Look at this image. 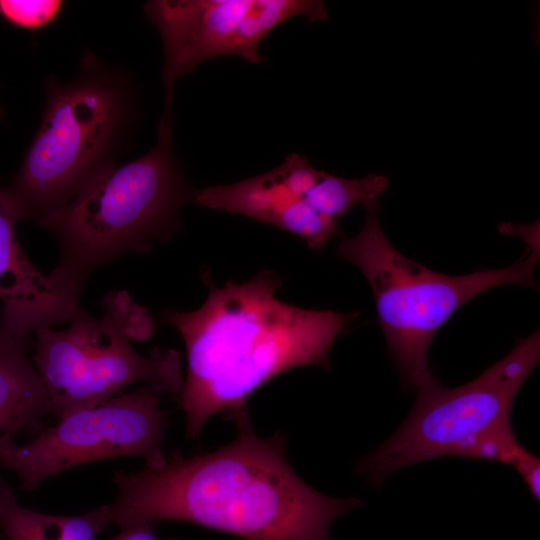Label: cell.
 Listing matches in <instances>:
<instances>
[{"instance_id":"2e32d148","label":"cell","mask_w":540,"mask_h":540,"mask_svg":"<svg viewBox=\"0 0 540 540\" xmlns=\"http://www.w3.org/2000/svg\"><path fill=\"white\" fill-rule=\"evenodd\" d=\"M513 468L519 473L530 493L539 501L540 498V460L526 451Z\"/></svg>"},{"instance_id":"277c9868","label":"cell","mask_w":540,"mask_h":540,"mask_svg":"<svg viewBox=\"0 0 540 540\" xmlns=\"http://www.w3.org/2000/svg\"><path fill=\"white\" fill-rule=\"evenodd\" d=\"M164 100L157 140L147 153L112 167L36 222L59 245V261L49 276L78 299L93 270L168 238L182 205L193 196L173 148V99Z\"/></svg>"},{"instance_id":"ffe728a7","label":"cell","mask_w":540,"mask_h":540,"mask_svg":"<svg viewBox=\"0 0 540 540\" xmlns=\"http://www.w3.org/2000/svg\"><path fill=\"white\" fill-rule=\"evenodd\" d=\"M2 115H3V113H2V110H1V108H0V116H2Z\"/></svg>"},{"instance_id":"52a82bcc","label":"cell","mask_w":540,"mask_h":540,"mask_svg":"<svg viewBox=\"0 0 540 540\" xmlns=\"http://www.w3.org/2000/svg\"><path fill=\"white\" fill-rule=\"evenodd\" d=\"M540 359L539 330L516 342L474 380L446 388L434 377L418 387L398 430L357 463L356 473L380 487L390 473L443 456H457L471 440L511 423L514 400Z\"/></svg>"},{"instance_id":"4fadbf2b","label":"cell","mask_w":540,"mask_h":540,"mask_svg":"<svg viewBox=\"0 0 540 540\" xmlns=\"http://www.w3.org/2000/svg\"><path fill=\"white\" fill-rule=\"evenodd\" d=\"M110 525L108 507L80 515H49L21 506L0 477V530L6 540H94Z\"/></svg>"},{"instance_id":"3957f363","label":"cell","mask_w":540,"mask_h":540,"mask_svg":"<svg viewBox=\"0 0 540 540\" xmlns=\"http://www.w3.org/2000/svg\"><path fill=\"white\" fill-rule=\"evenodd\" d=\"M39 128L5 190L21 220L37 222L75 198L132 147L140 116L130 72L85 51L76 77H48Z\"/></svg>"},{"instance_id":"6da1fadb","label":"cell","mask_w":540,"mask_h":540,"mask_svg":"<svg viewBox=\"0 0 540 540\" xmlns=\"http://www.w3.org/2000/svg\"><path fill=\"white\" fill-rule=\"evenodd\" d=\"M234 420L236 437L212 452L172 453L158 467L116 471L110 524L179 521L245 540H332V522L363 507L359 498L306 484L286 459L282 433L258 436L247 412Z\"/></svg>"},{"instance_id":"5b68a950","label":"cell","mask_w":540,"mask_h":540,"mask_svg":"<svg viewBox=\"0 0 540 540\" xmlns=\"http://www.w3.org/2000/svg\"><path fill=\"white\" fill-rule=\"evenodd\" d=\"M378 210L379 201L365 206L360 232L344 238L337 254L366 278L389 353L406 386L418 388L434 377L427 353L442 325L462 305L491 288L506 284L538 288L534 271L539 253L530 252L525 260L522 256L502 269L444 275L397 251L381 227Z\"/></svg>"},{"instance_id":"8fae6325","label":"cell","mask_w":540,"mask_h":540,"mask_svg":"<svg viewBox=\"0 0 540 540\" xmlns=\"http://www.w3.org/2000/svg\"><path fill=\"white\" fill-rule=\"evenodd\" d=\"M192 198L200 206L244 215L288 231L305 240L311 249H322L336 231L332 218L317 212L287 188L277 167L233 184L195 191Z\"/></svg>"},{"instance_id":"d6986e66","label":"cell","mask_w":540,"mask_h":540,"mask_svg":"<svg viewBox=\"0 0 540 540\" xmlns=\"http://www.w3.org/2000/svg\"><path fill=\"white\" fill-rule=\"evenodd\" d=\"M2 539H3V536H2V534L0 533V540H2Z\"/></svg>"},{"instance_id":"9c48e42d","label":"cell","mask_w":540,"mask_h":540,"mask_svg":"<svg viewBox=\"0 0 540 540\" xmlns=\"http://www.w3.org/2000/svg\"><path fill=\"white\" fill-rule=\"evenodd\" d=\"M143 11L162 41L165 96H173L178 79L212 58L262 62V41L292 17L329 18L319 0H152Z\"/></svg>"},{"instance_id":"5bb4252c","label":"cell","mask_w":540,"mask_h":540,"mask_svg":"<svg viewBox=\"0 0 540 540\" xmlns=\"http://www.w3.org/2000/svg\"><path fill=\"white\" fill-rule=\"evenodd\" d=\"M388 183L382 174L346 179L320 170L316 183L303 199L317 212L339 221L352 207L379 201Z\"/></svg>"},{"instance_id":"9a60e30c","label":"cell","mask_w":540,"mask_h":540,"mask_svg":"<svg viewBox=\"0 0 540 540\" xmlns=\"http://www.w3.org/2000/svg\"><path fill=\"white\" fill-rule=\"evenodd\" d=\"M62 5L57 0H0V15L16 27L35 30L52 22Z\"/></svg>"},{"instance_id":"e0dca14e","label":"cell","mask_w":540,"mask_h":540,"mask_svg":"<svg viewBox=\"0 0 540 540\" xmlns=\"http://www.w3.org/2000/svg\"><path fill=\"white\" fill-rule=\"evenodd\" d=\"M498 229L502 234L521 237L526 242L529 252L539 253V220L529 225H515L505 222Z\"/></svg>"},{"instance_id":"8992f818","label":"cell","mask_w":540,"mask_h":540,"mask_svg":"<svg viewBox=\"0 0 540 540\" xmlns=\"http://www.w3.org/2000/svg\"><path fill=\"white\" fill-rule=\"evenodd\" d=\"M101 308L99 317L85 312L65 330H35V368L58 419L94 407L136 382L163 393L178 394L182 388L178 351L155 348L145 357L132 347L131 340L144 341L153 333L147 308L124 290L105 294Z\"/></svg>"},{"instance_id":"ba28073f","label":"cell","mask_w":540,"mask_h":540,"mask_svg":"<svg viewBox=\"0 0 540 540\" xmlns=\"http://www.w3.org/2000/svg\"><path fill=\"white\" fill-rule=\"evenodd\" d=\"M162 393L144 384L72 412L43 427L27 444L10 445L0 464L15 472L26 491L67 469L103 459L140 457L145 466L158 467L166 460L163 437L168 425L167 413L159 406Z\"/></svg>"},{"instance_id":"30bf717a","label":"cell","mask_w":540,"mask_h":540,"mask_svg":"<svg viewBox=\"0 0 540 540\" xmlns=\"http://www.w3.org/2000/svg\"><path fill=\"white\" fill-rule=\"evenodd\" d=\"M18 221L17 210L0 186V330L28 335L42 327L71 323L85 313L80 299L31 264L16 239Z\"/></svg>"},{"instance_id":"ac0fdd59","label":"cell","mask_w":540,"mask_h":540,"mask_svg":"<svg viewBox=\"0 0 540 540\" xmlns=\"http://www.w3.org/2000/svg\"><path fill=\"white\" fill-rule=\"evenodd\" d=\"M120 529V533L112 540H180L175 537L162 539L154 532L153 526L146 523L132 524Z\"/></svg>"},{"instance_id":"7c38bea8","label":"cell","mask_w":540,"mask_h":540,"mask_svg":"<svg viewBox=\"0 0 540 540\" xmlns=\"http://www.w3.org/2000/svg\"><path fill=\"white\" fill-rule=\"evenodd\" d=\"M28 335L0 330V455L20 432L37 435L51 413L43 380L27 357Z\"/></svg>"},{"instance_id":"7a4b0ae2","label":"cell","mask_w":540,"mask_h":540,"mask_svg":"<svg viewBox=\"0 0 540 540\" xmlns=\"http://www.w3.org/2000/svg\"><path fill=\"white\" fill-rule=\"evenodd\" d=\"M279 277L259 272L250 281L211 287L194 311L165 310L162 320L181 335L187 374L178 393L186 437L192 439L213 415L236 418L249 396L293 368H327L330 348L358 311L299 308L276 298Z\"/></svg>"}]
</instances>
